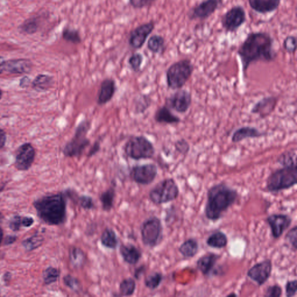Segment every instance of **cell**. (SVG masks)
<instances>
[{"label":"cell","mask_w":297,"mask_h":297,"mask_svg":"<svg viewBox=\"0 0 297 297\" xmlns=\"http://www.w3.org/2000/svg\"><path fill=\"white\" fill-rule=\"evenodd\" d=\"M275 43V38L267 31H252L247 34L237 51L242 62L244 77H247V70L253 63L275 61L278 56Z\"/></svg>","instance_id":"cell-1"},{"label":"cell","mask_w":297,"mask_h":297,"mask_svg":"<svg viewBox=\"0 0 297 297\" xmlns=\"http://www.w3.org/2000/svg\"><path fill=\"white\" fill-rule=\"evenodd\" d=\"M239 198L238 190L225 183H217L208 189L204 214L207 220H221Z\"/></svg>","instance_id":"cell-2"},{"label":"cell","mask_w":297,"mask_h":297,"mask_svg":"<svg viewBox=\"0 0 297 297\" xmlns=\"http://www.w3.org/2000/svg\"><path fill=\"white\" fill-rule=\"evenodd\" d=\"M67 198L65 192L46 194L35 200L33 206L41 222L59 226L67 220Z\"/></svg>","instance_id":"cell-3"},{"label":"cell","mask_w":297,"mask_h":297,"mask_svg":"<svg viewBox=\"0 0 297 297\" xmlns=\"http://www.w3.org/2000/svg\"><path fill=\"white\" fill-rule=\"evenodd\" d=\"M297 183V164L283 166L268 176L266 189L269 192L278 193L292 188Z\"/></svg>","instance_id":"cell-4"},{"label":"cell","mask_w":297,"mask_h":297,"mask_svg":"<svg viewBox=\"0 0 297 297\" xmlns=\"http://www.w3.org/2000/svg\"><path fill=\"white\" fill-rule=\"evenodd\" d=\"M194 66L189 59H183L175 62L166 72L168 87L173 90L181 89L192 77Z\"/></svg>","instance_id":"cell-5"},{"label":"cell","mask_w":297,"mask_h":297,"mask_svg":"<svg viewBox=\"0 0 297 297\" xmlns=\"http://www.w3.org/2000/svg\"><path fill=\"white\" fill-rule=\"evenodd\" d=\"M90 129V121L83 120L80 122L76 127L72 139L63 148V154L66 157H80L83 154L86 148L90 145V141L87 138Z\"/></svg>","instance_id":"cell-6"},{"label":"cell","mask_w":297,"mask_h":297,"mask_svg":"<svg viewBox=\"0 0 297 297\" xmlns=\"http://www.w3.org/2000/svg\"><path fill=\"white\" fill-rule=\"evenodd\" d=\"M179 195V186L175 180L171 178L161 180L152 187L148 193L150 200L155 205L170 203L177 199Z\"/></svg>","instance_id":"cell-7"},{"label":"cell","mask_w":297,"mask_h":297,"mask_svg":"<svg viewBox=\"0 0 297 297\" xmlns=\"http://www.w3.org/2000/svg\"><path fill=\"white\" fill-rule=\"evenodd\" d=\"M141 240L145 246L150 249L157 247L163 239V226L160 218L152 216L141 225Z\"/></svg>","instance_id":"cell-8"},{"label":"cell","mask_w":297,"mask_h":297,"mask_svg":"<svg viewBox=\"0 0 297 297\" xmlns=\"http://www.w3.org/2000/svg\"><path fill=\"white\" fill-rule=\"evenodd\" d=\"M125 152L127 157L134 160H140L153 157L155 148L153 144L146 137L135 136L127 141Z\"/></svg>","instance_id":"cell-9"},{"label":"cell","mask_w":297,"mask_h":297,"mask_svg":"<svg viewBox=\"0 0 297 297\" xmlns=\"http://www.w3.org/2000/svg\"><path fill=\"white\" fill-rule=\"evenodd\" d=\"M247 22V15L242 5H236L224 13L221 17V24L226 33H234Z\"/></svg>","instance_id":"cell-10"},{"label":"cell","mask_w":297,"mask_h":297,"mask_svg":"<svg viewBox=\"0 0 297 297\" xmlns=\"http://www.w3.org/2000/svg\"><path fill=\"white\" fill-rule=\"evenodd\" d=\"M224 4V0H203L191 8L187 17L191 20L204 21L210 18Z\"/></svg>","instance_id":"cell-11"},{"label":"cell","mask_w":297,"mask_h":297,"mask_svg":"<svg viewBox=\"0 0 297 297\" xmlns=\"http://www.w3.org/2000/svg\"><path fill=\"white\" fill-rule=\"evenodd\" d=\"M158 174L157 165L153 163L134 166L130 171L131 178L141 185H148L154 181Z\"/></svg>","instance_id":"cell-12"},{"label":"cell","mask_w":297,"mask_h":297,"mask_svg":"<svg viewBox=\"0 0 297 297\" xmlns=\"http://www.w3.org/2000/svg\"><path fill=\"white\" fill-rule=\"evenodd\" d=\"M273 264L270 259L259 262L254 265L247 272V277L256 282L258 286H263L271 277Z\"/></svg>","instance_id":"cell-13"},{"label":"cell","mask_w":297,"mask_h":297,"mask_svg":"<svg viewBox=\"0 0 297 297\" xmlns=\"http://www.w3.org/2000/svg\"><path fill=\"white\" fill-rule=\"evenodd\" d=\"M192 102V94L186 90H178L165 101V105L169 109L179 113H186Z\"/></svg>","instance_id":"cell-14"},{"label":"cell","mask_w":297,"mask_h":297,"mask_svg":"<svg viewBox=\"0 0 297 297\" xmlns=\"http://www.w3.org/2000/svg\"><path fill=\"white\" fill-rule=\"evenodd\" d=\"M36 155V150L30 143L21 145L16 153L15 168L19 171L29 170L33 164Z\"/></svg>","instance_id":"cell-15"},{"label":"cell","mask_w":297,"mask_h":297,"mask_svg":"<svg viewBox=\"0 0 297 297\" xmlns=\"http://www.w3.org/2000/svg\"><path fill=\"white\" fill-rule=\"evenodd\" d=\"M266 221L271 229L272 237L278 239L291 227L293 219L288 214H272L269 215Z\"/></svg>","instance_id":"cell-16"},{"label":"cell","mask_w":297,"mask_h":297,"mask_svg":"<svg viewBox=\"0 0 297 297\" xmlns=\"http://www.w3.org/2000/svg\"><path fill=\"white\" fill-rule=\"evenodd\" d=\"M221 256L214 253H208L200 257L196 262V267L204 277L211 278L220 274L217 265Z\"/></svg>","instance_id":"cell-17"},{"label":"cell","mask_w":297,"mask_h":297,"mask_svg":"<svg viewBox=\"0 0 297 297\" xmlns=\"http://www.w3.org/2000/svg\"><path fill=\"white\" fill-rule=\"evenodd\" d=\"M154 23L149 22L141 24L130 34L129 44L134 49H140L146 43L147 38L154 29Z\"/></svg>","instance_id":"cell-18"},{"label":"cell","mask_w":297,"mask_h":297,"mask_svg":"<svg viewBox=\"0 0 297 297\" xmlns=\"http://www.w3.org/2000/svg\"><path fill=\"white\" fill-rule=\"evenodd\" d=\"M33 63L30 60L24 58L12 59L3 62L4 72L12 74L30 73L32 70Z\"/></svg>","instance_id":"cell-19"},{"label":"cell","mask_w":297,"mask_h":297,"mask_svg":"<svg viewBox=\"0 0 297 297\" xmlns=\"http://www.w3.org/2000/svg\"><path fill=\"white\" fill-rule=\"evenodd\" d=\"M278 102L277 97L274 96L264 97L254 105L251 113L252 114L259 115L261 119L266 118L275 111Z\"/></svg>","instance_id":"cell-20"},{"label":"cell","mask_w":297,"mask_h":297,"mask_svg":"<svg viewBox=\"0 0 297 297\" xmlns=\"http://www.w3.org/2000/svg\"><path fill=\"white\" fill-rule=\"evenodd\" d=\"M281 2L282 0H248L250 8L254 12L262 15L277 11Z\"/></svg>","instance_id":"cell-21"},{"label":"cell","mask_w":297,"mask_h":297,"mask_svg":"<svg viewBox=\"0 0 297 297\" xmlns=\"http://www.w3.org/2000/svg\"><path fill=\"white\" fill-rule=\"evenodd\" d=\"M116 90L117 86L115 80L106 79L102 81L98 93V104L102 106L110 102L114 97Z\"/></svg>","instance_id":"cell-22"},{"label":"cell","mask_w":297,"mask_h":297,"mask_svg":"<svg viewBox=\"0 0 297 297\" xmlns=\"http://www.w3.org/2000/svg\"><path fill=\"white\" fill-rule=\"evenodd\" d=\"M119 252L123 261L130 265H137L143 257L141 250L132 244H122Z\"/></svg>","instance_id":"cell-23"},{"label":"cell","mask_w":297,"mask_h":297,"mask_svg":"<svg viewBox=\"0 0 297 297\" xmlns=\"http://www.w3.org/2000/svg\"><path fill=\"white\" fill-rule=\"evenodd\" d=\"M265 135L256 127L243 126L233 132L231 140L233 143H239L246 139H259Z\"/></svg>","instance_id":"cell-24"},{"label":"cell","mask_w":297,"mask_h":297,"mask_svg":"<svg viewBox=\"0 0 297 297\" xmlns=\"http://www.w3.org/2000/svg\"><path fill=\"white\" fill-rule=\"evenodd\" d=\"M155 121L164 125H177L181 122V119L171 111L167 106L159 108L154 115Z\"/></svg>","instance_id":"cell-25"},{"label":"cell","mask_w":297,"mask_h":297,"mask_svg":"<svg viewBox=\"0 0 297 297\" xmlns=\"http://www.w3.org/2000/svg\"><path fill=\"white\" fill-rule=\"evenodd\" d=\"M199 248V243L197 240L194 238H189L181 244L178 251L185 259H189L197 255Z\"/></svg>","instance_id":"cell-26"},{"label":"cell","mask_w":297,"mask_h":297,"mask_svg":"<svg viewBox=\"0 0 297 297\" xmlns=\"http://www.w3.org/2000/svg\"><path fill=\"white\" fill-rule=\"evenodd\" d=\"M228 238L224 232L221 231H214L208 237L207 245L212 249H222L228 245Z\"/></svg>","instance_id":"cell-27"},{"label":"cell","mask_w":297,"mask_h":297,"mask_svg":"<svg viewBox=\"0 0 297 297\" xmlns=\"http://www.w3.org/2000/svg\"><path fill=\"white\" fill-rule=\"evenodd\" d=\"M69 254L70 263L74 269L80 270L86 264V254L80 247L75 246L71 247Z\"/></svg>","instance_id":"cell-28"},{"label":"cell","mask_w":297,"mask_h":297,"mask_svg":"<svg viewBox=\"0 0 297 297\" xmlns=\"http://www.w3.org/2000/svg\"><path fill=\"white\" fill-rule=\"evenodd\" d=\"M54 84V77L48 74H38L31 82L33 89L38 92L47 91Z\"/></svg>","instance_id":"cell-29"},{"label":"cell","mask_w":297,"mask_h":297,"mask_svg":"<svg viewBox=\"0 0 297 297\" xmlns=\"http://www.w3.org/2000/svg\"><path fill=\"white\" fill-rule=\"evenodd\" d=\"M41 25L40 17L39 16H32L27 18L20 24L18 29L21 33L32 35L36 33Z\"/></svg>","instance_id":"cell-30"},{"label":"cell","mask_w":297,"mask_h":297,"mask_svg":"<svg viewBox=\"0 0 297 297\" xmlns=\"http://www.w3.org/2000/svg\"><path fill=\"white\" fill-rule=\"evenodd\" d=\"M101 245L105 248L115 250L118 247L119 238L116 232L112 228H106L100 237Z\"/></svg>","instance_id":"cell-31"},{"label":"cell","mask_w":297,"mask_h":297,"mask_svg":"<svg viewBox=\"0 0 297 297\" xmlns=\"http://www.w3.org/2000/svg\"><path fill=\"white\" fill-rule=\"evenodd\" d=\"M115 185H113L103 192L100 196V201L102 204V210L109 212L114 207L116 198Z\"/></svg>","instance_id":"cell-32"},{"label":"cell","mask_w":297,"mask_h":297,"mask_svg":"<svg viewBox=\"0 0 297 297\" xmlns=\"http://www.w3.org/2000/svg\"><path fill=\"white\" fill-rule=\"evenodd\" d=\"M147 46L148 50L153 54H160L165 50V39L160 35H153L148 39Z\"/></svg>","instance_id":"cell-33"},{"label":"cell","mask_w":297,"mask_h":297,"mask_svg":"<svg viewBox=\"0 0 297 297\" xmlns=\"http://www.w3.org/2000/svg\"><path fill=\"white\" fill-rule=\"evenodd\" d=\"M44 241V237L38 233L23 240L22 245L27 252H31L40 247Z\"/></svg>","instance_id":"cell-34"},{"label":"cell","mask_w":297,"mask_h":297,"mask_svg":"<svg viewBox=\"0 0 297 297\" xmlns=\"http://www.w3.org/2000/svg\"><path fill=\"white\" fill-rule=\"evenodd\" d=\"M136 282L134 279L129 278L123 279L119 285L120 296H132L136 292Z\"/></svg>","instance_id":"cell-35"},{"label":"cell","mask_w":297,"mask_h":297,"mask_svg":"<svg viewBox=\"0 0 297 297\" xmlns=\"http://www.w3.org/2000/svg\"><path fill=\"white\" fill-rule=\"evenodd\" d=\"M163 279L164 276L161 272H152L145 279L144 284L148 289L154 291L160 286Z\"/></svg>","instance_id":"cell-36"},{"label":"cell","mask_w":297,"mask_h":297,"mask_svg":"<svg viewBox=\"0 0 297 297\" xmlns=\"http://www.w3.org/2000/svg\"><path fill=\"white\" fill-rule=\"evenodd\" d=\"M61 276V271L59 269L49 267L42 272V279L44 284L47 286L51 285L59 280Z\"/></svg>","instance_id":"cell-37"},{"label":"cell","mask_w":297,"mask_h":297,"mask_svg":"<svg viewBox=\"0 0 297 297\" xmlns=\"http://www.w3.org/2000/svg\"><path fill=\"white\" fill-rule=\"evenodd\" d=\"M277 162L282 166L297 164L296 149L284 152L278 157Z\"/></svg>","instance_id":"cell-38"},{"label":"cell","mask_w":297,"mask_h":297,"mask_svg":"<svg viewBox=\"0 0 297 297\" xmlns=\"http://www.w3.org/2000/svg\"><path fill=\"white\" fill-rule=\"evenodd\" d=\"M63 284L67 288L76 293H79L82 290L81 283L79 279L71 275H66L63 278Z\"/></svg>","instance_id":"cell-39"},{"label":"cell","mask_w":297,"mask_h":297,"mask_svg":"<svg viewBox=\"0 0 297 297\" xmlns=\"http://www.w3.org/2000/svg\"><path fill=\"white\" fill-rule=\"evenodd\" d=\"M62 38L63 40L74 44H80L81 42V38L79 31L70 29V28H66L63 30Z\"/></svg>","instance_id":"cell-40"},{"label":"cell","mask_w":297,"mask_h":297,"mask_svg":"<svg viewBox=\"0 0 297 297\" xmlns=\"http://www.w3.org/2000/svg\"><path fill=\"white\" fill-rule=\"evenodd\" d=\"M77 200L79 206L85 210H94L95 207L93 197L87 194L78 197Z\"/></svg>","instance_id":"cell-41"},{"label":"cell","mask_w":297,"mask_h":297,"mask_svg":"<svg viewBox=\"0 0 297 297\" xmlns=\"http://www.w3.org/2000/svg\"><path fill=\"white\" fill-rule=\"evenodd\" d=\"M297 37L293 35L286 37L283 42V47L289 54H295L297 50Z\"/></svg>","instance_id":"cell-42"},{"label":"cell","mask_w":297,"mask_h":297,"mask_svg":"<svg viewBox=\"0 0 297 297\" xmlns=\"http://www.w3.org/2000/svg\"><path fill=\"white\" fill-rule=\"evenodd\" d=\"M144 58L143 55L140 53H135L130 56L129 59V64L134 72H139L143 64Z\"/></svg>","instance_id":"cell-43"},{"label":"cell","mask_w":297,"mask_h":297,"mask_svg":"<svg viewBox=\"0 0 297 297\" xmlns=\"http://www.w3.org/2000/svg\"><path fill=\"white\" fill-rule=\"evenodd\" d=\"M286 242L294 252L297 249V226L296 225L288 232L285 236Z\"/></svg>","instance_id":"cell-44"},{"label":"cell","mask_w":297,"mask_h":297,"mask_svg":"<svg viewBox=\"0 0 297 297\" xmlns=\"http://www.w3.org/2000/svg\"><path fill=\"white\" fill-rule=\"evenodd\" d=\"M283 294V289L280 285L276 284L268 286L265 291V297H281Z\"/></svg>","instance_id":"cell-45"},{"label":"cell","mask_w":297,"mask_h":297,"mask_svg":"<svg viewBox=\"0 0 297 297\" xmlns=\"http://www.w3.org/2000/svg\"><path fill=\"white\" fill-rule=\"evenodd\" d=\"M8 225L9 229L13 232L19 231L22 226V217L18 214L14 215L10 219Z\"/></svg>","instance_id":"cell-46"},{"label":"cell","mask_w":297,"mask_h":297,"mask_svg":"<svg viewBox=\"0 0 297 297\" xmlns=\"http://www.w3.org/2000/svg\"><path fill=\"white\" fill-rule=\"evenodd\" d=\"M174 147L176 151L183 155L188 153L190 148L189 144L185 139H180L176 141Z\"/></svg>","instance_id":"cell-47"},{"label":"cell","mask_w":297,"mask_h":297,"mask_svg":"<svg viewBox=\"0 0 297 297\" xmlns=\"http://www.w3.org/2000/svg\"><path fill=\"white\" fill-rule=\"evenodd\" d=\"M297 279L288 281L285 285L286 296L287 297H293L296 296L297 292Z\"/></svg>","instance_id":"cell-48"},{"label":"cell","mask_w":297,"mask_h":297,"mask_svg":"<svg viewBox=\"0 0 297 297\" xmlns=\"http://www.w3.org/2000/svg\"><path fill=\"white\" fill-rule=\"evenodd\" d=\"M155 0H129L130 4L137 9L143 8L150 5Z\"/></svg>","instance_id":"cell-49"},{"label":"cell","mask_w":297,"mask_h":297,"mask_svg":"<svg viewBox=\"0 0 297 297\" xmlns=\"http://www.w3.org/2000/svg\"><path fill=\"white\" fill-rule=\"evenodd\" d=\"M101 149L100 141H95L93 146L91 147L90 150L88 151L87 157H92L95 154H97Z\"/></svg>","instance_id":"cell-50"},{"label":"cell","mask_w":297,"mask_h":297,"mask_svg":"<svg viewBox=\"0 0 297 297\" xmlns=\"http://www.w3.org/2000/svg\"><path fill=\"white\" fill-rule=\"evenodd\" d=\"M34 220L33 217L25 216L22 217V226L24 228H30L34 224Z\"/></svg>","instance_id":"cell-51"},{"label":"cell","mask_w":297,"mask_h":297,"mask_svg":"<svg viewBox=\"0 0 297 297\" xmlns=\"http://www.w3.org/2000/svg\"><path fill=\"white\" fill-rule=\"evenodd\" d=\"M146 271V267L145 265H141V266L137 268L134 272V278L137 280H140V279L142 277L143 275Z\"/></svg>","instance_id":"cell-52"},{"label":"cell","mask_w":297,"mask_h":297,"mask_svg":"<svg viewBox=\"0 0 297 297\" xmlns=\"http://www.w3.org/2000/svg\"><path fill=\"white\" fill-rule=\"evenodd\" d=\"M17 240V236L16 235H7L4 239V241H3V245L6 246L12 245L16 242Z\"/></svg>","instance_id":"cell-53"},{"label":"cell","mask_w":297,"mask_h":297,"mask_svg":"<svg viewBox=\"0 0 297 297\" xmlns=\"http://www.w3.org/2000/svg\"><path fill=\"white\" fill-rule=\"evenodd\" d=\"M31 81L30 78L28 76H24L20 80L19 87L22 88H26L30 86L31 84Z\"/></svg>","instance_id":"cell-54"},{"label":"cell","mask_w":297,"mask_h":297,"mask_svg":"<svg viewBox=\"0 0 297 297\" xmlns=\"http://www.w3.org/2000/svg\"><path fill=\"white\" fill-rule=\"evenodd\" d=\"M6 141V133L2 129L0 128V150H1L5 147Z\"/></svg>","instance_id":"cell-55"},{"label":"cell","mask_w":297,"mask_h":297,"mask_svg":"<svg viewBox=\"0 0 297 297\" xmlns=\"http://www.w3.org/2000/svg\"><path fill=\"white\" fill-rule=\"evenodd\" d=\"M12 274L10 272H6L3 275L2 280L5 286L9 285L10 281L12 280Z\"/></svg>","instance_id":"cell-56"},{"label":"cell","mask_w":297,"mask_h":297,"mask_svg":"<svg viewBox=\"0 0 297 297\" xmlns=\"http://www.w3.org/2000/svg\"><path fill=\"white\" fill-rule=\"evenodd\" d=\"M4 61V59L0 56V75L4 72V69H3V62Z\"/></svg>","instance_id":"cell-57"},{"label":"cell","mask_w":297,"mask_h":297,"mask_svg":"<svg viewBox=\"0 0 297 297\" xmlns=\"http://www.w3.org/2000/svg\"><path fill=\"white\" fill-rule=\"evenodd\" d=\"M3 238V232L2 229L1 228V229H0V246H1V243L2 242Z\"/></svg>","instance_id":"cell-58"},{"label":"cell","mask_w":297,"mask_h":297,"mask_svg":"<svg viewBox=\"0 0 297 297\" xmlns=\"http://www.w3.org/2000/svg\"><path fill=\"white\" fill-rule=\"evenodd\" d=\"M3 218H4V217H3V215L2 214L1 212H0V229H1L2 228L1 226V224H2V221L3 220Z\"/></svg>","instance_id":"cell-59"},{"label":"cell","mask_w":297,"mask_h":297,"mask_svg":"<svg viewBox=\"0 0 297 297\" xmlns=\"http://www.w3.org/2000/svg\"><path fill=\"white\" fill-rule=\"evenodd\" d=\"M5 186H6V183H4V184H3L1 186H0V192H2L3 189H4Z\"/></svg>","instance_id":"cell-60"},{"label":"cell","mask_w":297,"mask_h":297,"mask_svg":"<svg viewBox=\"0 0 297 297\" xmlns=\"http://www.w3.org/2000/svg\"><path fill=\"white\" fill-rule=\"evenodd\" d=\"M3 95V91L2 90L0 89V100H1Z\"/></svg>","instance_id":"cell-61"},{"label":"cell","mask_w":297,"mask_h":297,"mask_svg":"<svg viewBox=\"0 0 297 297\" xmlns=\"http://www.w3.org/2000/svg\"><path fill=\"white\" fill-rule=\"evenodd\" d=\"M231 296L236 297V296H238V295H236L235 293H231V294L227 296V297H231Z\"/></svg>","instance_id":"cell-62"}]
</instances>
